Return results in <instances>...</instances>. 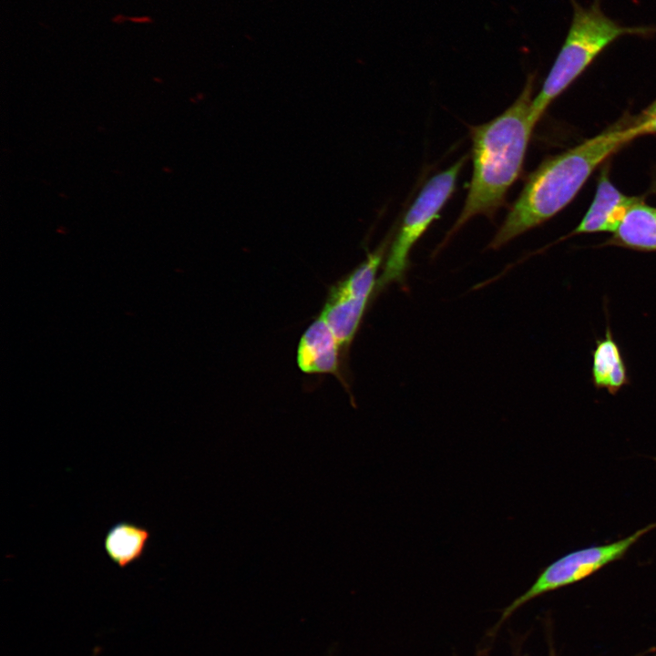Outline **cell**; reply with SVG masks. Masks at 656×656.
I'll return each mask as SVG.
<instances>
[{"label":"cell","instance_id":"277c9868","mask_svg":"<svg viewBox=\"0 0 656 656\" xmlns=\"http://www.w3.org/2000/svg\"><path fill=\"white\" fill-rule=\"evenodd\" d=\"M464 156L449 169L432 177L406 212L400 231L389 250L382 273L376 283L377 291L391 282H402L409 262L413 245L436 220L453 194L457 176L463 168Z\"/></svg>","mask_w":656,"mask_h":656},{"label":"cell","instance_id":"7a4b0ae2","mask_svg":"<svg viewBox=\"0 0 656 656\" xmlns=\"http://www.w3.org/2000/svg\"><path fill=\"white\" fill-rule=\"evenodd\" d=\"M535 76L529 75L515 102L492 120L473 127V174L464 207L446 241L472 217L492 219L518 178L535 125L531 120Z\"/></svg>","mask_w":656,"mask_h":656},{"label":"cell","instance_id":"7c38bea8","mask_svg":"<svg viewBox=\"0 0 656 656\" xmlns=\"http://www.w3.org/2000/svg\"><path fill=\"white\" fill-rule=\"evenodd\" d=\"M634 124L637 125L641 136L656 133V117Z\"/></svg>","mask_w":656,"mask_h":656},{"label":"cell","instance_id":"30bf717a","mask_svg":"<svg viewBox=\"0 0 656 656\" xmlns=\"http://www.w3.org/2000/svg\"><path fill=\"white\" fill-rule=\"evenodd\" d=\"M600 246H617L637 251H656V208L643 200L627 212L622 221Z\"/></svg>","mask_w":656,"mask_h":656},{"label":"cell","instance_id":"4fadbf2b","mask_svg":"<svg viewBox=\"0 0 656 656\" xmlns=\"http://www.w3.org/2000/svg\"><path fill=\"white\" fill-rule=\"evenodd\" d=\"M656 117V99L643 110L641 116L638 118L635 123H640Z\"/></svg>","mask_w":656,"mask_h":656},{"label":"cell","instance_id":"ba28073f","mask_svg":"<svg viewBox=\"0 0 656 656\" xmlns=\"http://www.w3.org/2000/svg\"><path fill=\"white\" fill-rule=\"evenodd\" d=\"M342 345L319 315L304 331L297 348V364L306 374H335Z\"/></svg>","mask_w":656,"mask_h":656},{"label":"cell","instance_id":"3957f363","mask_svg":"<svg viewBox=\"0 0 656 656\" xmlns=\"http://www.w3.org/2000/svg\"><path fill=\"white\" fill-rule=\"evenodd\" d=\"M573 18L566 40L542 86L533 99L534 125L557 98L611 42L626 34H647L646 27H626L607 17L595 1L584 8L572 0Z\"/></svg>","mask_w":656,"mask_h":656},{"label":"cell","instance_id":"5b68a950","mask_svg":"<svg viewBox=\"0 0 656 656\" xmlns=\"http://www.w3.org/2000/svg\"><path fill=\"white\" fill-rule=\"evenodd\" d=\"M656 528V522L649 524L617 541L591 546L569 552L545 567L534 583L509 603L501 613L498 627L517 610L546 593L572 585L620 559L644 535Z\"/></svg>","mask_w":656,"mask_h":656},{"label":"cell","instance_id":"8fae6325","mask_svg":"<svg viewBox=\"0 0 656 656\" xmlns=\"http://www.w3.org/2000/svg\"><path fill=\"white\" fill-rule=\"evenodd\" d=\"M149 538L147 528L120 521L107 531L103 547L108 558L119 569H125L143 557Z\"/></svg>","mask_w":656,"mask_h":656},{"label":"cell","instance_id":"8992f818","mask_svg":"<svg viewBox=\"0 0 656 656\" xmlns=\"http://www.w3.org/2000/svg\"><path fill=\"white\" fill-rule=\"evenodd\" d=\"M389 239L390 236L329 292L320 315L342 346L349 345L357 332L368 301L376 287L378 268L388 249Z\"/></svg>","mask_w":656,"mask_h":656},{"label":"cell","instance_id":"6da1fadb","mask_svg":"<svg viewBox=\"0 0 656 656\" xmlns=\"http://www.w3.org/2000/svg\"><path fill=\"white\" fill-rule=\"evenodd\" d=\"M639 136L636 124L616 126L544 160L528 177L488 249H499L559 213L600 165Z\"/></svg>","mask_w":656,"mask_h":656},{"label":"cell","instance_id":"9a60e30c","mask_svg":"<svg viewBox=\"0 0 656 656\" xmlns=\"http://www.w3.org/2000/svg\"><path fill=\"white\" fill-rule=\"evenodd\" d=\"M548 656H556L555 651L551 649Z\"/></svg>","mask_w":656,"mask_h":656},{"label":"cell","instance_id":"9c48e42d","mask_svg":"<svg viewBox=\"0 0 656 656\" xmlns=\"http://www.w3.org/2000/svg\"><path fill=\"white\" fill-rule=\"evenodd\" d=\"M630 375L621 349L607 323L605 335L597 339L592 351L591 383L615 395L630 384Z\"/></svg>","mask_w":656,"mask_h":656},{"label":"cell","instance_id":"52a82bcc","mask_svg":"<svg viewBox=\"0 0 656 656\" xmlns=\"http://www.w3.org/2000/svg\"><path fill=\"white\" fill-rule=\"evenodd\" d=\"M642 199L628 196L610 181L607 170L599 178L594 199L578 226L567 237L578 234L614 232L630 209Z\"/></svg>","mask_w":656,"mask_h":656},{"label":"cell","instance_id":"5bb4252c","mask_svg":"<svg viewBox=\"0 0 656 656\" xmlns=\"http://www.w3.org/2000/svg\"><path fill=\"white\" fill-rule=\"evenodd\" d=\"M130 20L136 22V23H151V19L148 16H142V17H132L129 18Z\"/></svg>","mask_w":656,"mask_h":656}]
</instances>
